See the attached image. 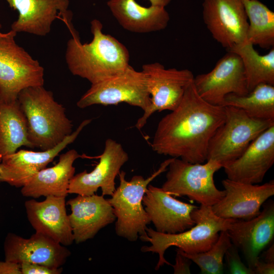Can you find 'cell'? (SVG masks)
I'll list each match as a JSON object with an SVG mask.
<instances>
[{"label": "cell", "instance_id": "6da1fadb", "mask_svg": "<svg viewBox=\"0 0 274 274\" xmlns=\"http://www.w3.org/2000/svg\"><path fill=\"white\" fill-rule=\"evenodd\" d=\"M225 117L224 107L201 98L193 81L179 106L158 123L152 150L190 163H202L207 160L209 142Z\"/></svg>", "mask_w": 274, "mask_h": 274}, {"label": "cell", "instance_id": "7a4b0ae2", "mask_svg": "<svg viewBox=\"0 0 274 274\" xmlns=\"http://www.w3.org/2000/svg\"><path fill=\"white\" fill-rule=\"evenodd\" d=\"M92 41L82 43L77 33L67 41L65 61L71 73L93 84L123 72L129 65L126 47L110 35L103 33L97 19L90 22Z\"/></svg>", "mask_w": 274, "mask_h": 274}, {"label": "cell", "instance_id": "3957f363", "mask_svg": "<svg viewBox=\"0 0 274 274\" xmlns=\"http://www.w3.org/2000/svg\"><path fill=\"white\" fill-rule=\"evenodd\" d=\"M17 99L26 119L28 139L33 148L51 149L73 132V124L65 108L43 86L22 89Z\"/></svg>", "mask_w": 274, "mask_h": 274}, {"label": "cell", "instance_id": "277c9868", "mask_svg": "<svg viewBox=\"0 0 274 274\" xmlns=\"http://www.w3.org/2000/svg\"><path fill=\"white\" fill-rule=\"evenodd\" d=\"M191 216L195 225L181 232L164 233L147 228V236L142 241L150 242L151 245L143 246L141 250L158 254L155 270H158L165 264L172 265L164 257L165 252L169 247H177L187 254L206 252L216 242L220 232L226 230L235 220L220 218L213 213L211 207L203 205L194 209Z\"/></svg>", "mask_w": 274, "mask_h": 274}, {"label": "cell", "instance_id": "5b68a950", "mask_svg": "<svg viewBox=\"0 0 274 274\" xmlns=\"http://www.w3.org/2000/svg\"><path fill=\"white\" fill-rule=\"evenodd\" d=\"M173 158L163 161L159 168L147 178L135 175L130 181L125 179L126 173H119V185L111 198L108 199L116 216V234L130 242L141 241L147 236L146 229L151 223L143 204V198L150 182L167 168Z\"/></svg>", "mask_w": 274, "mask_h": 274}, {"label": "cell", "instance_id": "8992f818", "mask_svg": "<svg viewBox=\"0 0 274 274\" xmlns=\"http://www.w3.org/2000/svg\"><path fill=\"white\" fill-rule=\"evenodd\" d=\"M224 109L225 120L209 142L207 156V160H215L222 167L239 157L255 139L274 125V120L251 117L236 107Z\"/></svg>", "mask_w": 274, "mask_h": 274}, {"label": "cell", "instance_id": "52a82bcc", "mask_svg": "<svg viewBox=\"0 0 274 274\" xmlns=\"http://www.w3.org/2000/svg\"><path fill=\"white\" fill-rule=\"evenodd\" d=\"M2 28L0 23V100L11 101L25 88L43 86L44 70L17 44L16 31L3 32Z\"/></svg>", "mask_w": 274, "mask_h": 274}, {"label": "cell", "instance_id": "ba28073f", "mask_svg": "<svg viewBox=\"0 0 274 274\" xmlns=\"http://www.w3.org/2000/svg\"><path fill=\"white\" fill-rule=\"evenodd\" d=\"M166 180L161 187L170 195L185 196L200 205L212 207L225 195L216 186L214 175L222 167L210 159L202 163H192L173 158L168 166Z\"/></svg>", "mask_w": 274, "mask_h": 274}, {"label": "cell", "instance_id": "9c48e42d", "mask_svg": "<svg viewBox=\"0 0 274 274\" xmlns=\"http://www.w3.org/2000/svg\"><path fill=\"white\" fill-rule=\"evenodd\" d=\"M121 102L139 107L144 111L151 104L144 74L130 65L123 72L91 84L77 106L84 109L94 105H117Z\"/></svg>", "mask_w": 274, "mask_h": 274}, {"label": "cell", "instance_id": "30bf717a", "mask_svg": "<svg viewBox=\"0 0 274 274\" xmlns=\"http://www.w3.org/2000/svg\"><path fill=\"white\" fill-rule=\"evenodd\" d=\"M142 71L146 77L151 104L136 121L135 126L139 130L155 112L175 110L194 78L192 72L188 69H166L157 62L144 64Z\"/></svg>", "mask_w": 274, "mask_h": 274}, {"label": "cell", "instance_id": "8fae6325", "mask_svg": "<svg viewBox=\"0 0 274 274\" xmlns=\"http://www.w3.org/2000/svg\"><path fill=\"white\" fill-rule=\"evenodd\" d=\"M193 83L199 96L214 105L221 106L228 94L244 95L249 92L241 58L230 51L210 72L194 77Z\"/></svg>", "mask_w": 274, "mask_h": 274}, {"label": "cell", "instance_id": "7c38bea8", "mask_svg": "<svg viewBox=\"0 0 274 274\" xmlns=\"http://www.w3.org/2000/svg\"><path fill=\"white\" fill-rule=\"evenodd\" d=\"M202 18L213 38L227 51L246 41L249 23L242 0H203Z\"/></svg>", "mask_w": 274, "mask_h": 274}, {"label": "cell", "instance_id": "4fadbf2b", "mask_svg": "<svg viewBox=\"0 0 274 274\" xmlns=\"http://www.w3.org/2000/svg\"><path fill=\"white\" fill-rule=\"evenodd\" d=\"M98 163L93 170L74 175L70 181L68 194L91 195L99 188L102 195L112 196L116 190L115 180L121 168L129 159L121 144L112 139L106 140Z\"/></svg>", "mask_w": 274, "mask_h": 274}, {"label": "cell", "instance_id": "5bb4252c", "mask_svg": "<svg viewBox=\"0 0 274 274\" xmlns=\"http://www.w3.org/2000/svg\"><path fill=\"white\" fill-rule=\"evenodd\" d=\"M223 197L211 207L213 213L224 219L249 220L257 216L260 208L274 195V181L251 184L226 179L222 181Z\"/></svg>", "mask_w": 274, "mask_h": 274}, {"label": "cell", "instance_id": "9a60e30c", "mask_svg": "<svg viewBox=\"0 0 274 274\" xmlns=\"http://www.w3.org/2000/svg\"><path fill=\"white\" fill-rule=\"evenodd\" d=\"M91 119L83 120L76 130L55 147L42 151L20 150L3 157L0 161V180L15 187H22L69 144L73 143Z\"/></svg>", "mask_w": 274, "mask_h": 274}, {"label": "cell", "instance_id": "2e32d148", "mask_svg": "<svg viewBox=\"0 0 274 274\" xmlns=\"http://www.w3.org/2000/svg\"><path fill=\"white\" fill-rule=\"evenodd\" d=\"M9 6L18 13V19L11 25L17 32H26L45 36L51 30L56 19L63 21L72 33V14L68 10V0H6Z\"/></svg>", "mask_w": 274, "mask_h": 274}, {"label": "cell", "instance_id": "e0dca14e", "mask_svg": "<svg viewBox=\"0 0 274 274\" xmlns=\"http://www.w3.org/2000/svg\"><path fill=\"white\" fill-rule=\"evenodd\" d=\"M226 231L231 243L242 251L247 266L253 270L260 253L273 239V201L267 202L252 219L234 220Z\"/></svg>", "mask_w": 274, "mask_h": 274}, {"label": "cell", "instance_id": "ac0fdd59", "mask_svg": "<svg viewBox=\"0 0 274 274\" xmlns=\"http://www.w3.org/2000/svg\"><path fill=\"white\" fill-rule=\"evenodd\" d=\"M4 250L5 260L19 264L36 263L53 268L60 267L71 254L61 244L37 232L29 238L9 233L5 239Z\"/></svg>", "mask_w": 274, "mask_h": 274}, {"label": "cell", "instance_id": "d6986e66", "mask_svg": "<svg viewBox=\"0 0 274 274\" xmlns=\"http://www.w3.org/2000/svg\"><path fill=\"white\" fill-rule=\"evenodd\" d=\"M143 204L151 223L159 232L179 233L195 224L191 214L197 207L176 199L161 188L149 184Z\"/></svg>", "mask_w": 274, "mask_h": 274}, {"label": "cell", "instance_id": "ffe728a7", "mask_svg": "<svg viewBox=\"0 0 274 274\" xmlns=\"http://www.w3.org/2000/svg\"><path fill=\"white\" fill-rule=\"evenodd\" d=\"M274 163V125L256 139L235 160L223 166L227 179L245 183L262 182Z\"/></svg>", "mask_w": 274, "mask_h": 274}, {"label": "cell", "instance_id": "44dd1931", "mask_svg": "<svg viewBox=\"0 0 274 274\" xmlns=\"http://www.w3.org/2000/svg\"><path fill=\"white\" fill-rule=\"evenodd\" d=\"M66 204L72 211L68 218L76 244L93 238L100 229L116 220L112 206L102 195H78Z\"/></svg>", "mask_w": 274, "mask_h": 274}, {"label": "cell", "instance_id": "7402d4cb", "mask_svg": "<svg viewBox=\"0 0 274 274\" xmlns=\"http://www.w3.org/2000/svg\"><path fill=\"white\" fill-rule=\"evenodd\" d=\"M65 197L49 195L42 201L32 199L25 202L27 217L36 232L65 246L74 241L66 211Z\"/></svg>", "mask_w": 274, "mask_h": 274}, {"label": "cell", "instance_id": "603a6c76", "mask_svg": "<svg viewBox=\"0 0 274 274\" xmlns=\"http://www.w3.org/2000/svg\"><path fill=\"white\" fill-rule=\"evenodd\" d=\"M81 157L75 149L61 154L57 164L42 169L22 187V195L33 198L49 195L66 197L70 181L75 175L73 164Z\"/></svg>", "mask_w": 274, "mask_h": 274}, {"label": "cell", "instance_id": "cb8c5ba5", "mask_svg": "<svg viewBox=\"0 0 274 274\" xmlns=\"http://www.w3.org/2000/svg\"><path fill=\"white\" fill-rule=\"evenodd\" d=\"M108 6L123 28L134 32L146 33L165 29L170 17L161 7H143L135 0H109Z\"/></svg>", "mask_w": 274, "mask_h": 274}, {"label": "cell", "instance_id": "d4e9b609", "mask_svg": "<svg viewBox=\"0 0 274 274\" xmlns=\"http://www.w3.org/2000/svg\"><path fill=\"white\" fill-rule=\"evenodd\" d=\"M21 146L33 148L28 139L27 124L18 99L0 100V158Z\"/></svg>", "mask_w": 274, "mask_h": 274}, {"label": "cell", "instance_id": "484cf974", "mask_svg": "<svg viewBox=\"0 0 274 274\" xmlns=\"http://www.w3.org/2000/svg\"><path fill=\"white\" fill-rule=\"evenodd\" d=\"M227 51L235 53L241 58L249 92L260 84L274 85V47L268 53L260 55L246 40Z\"/></svg>", "mask_w": 274, "mask_h": 274}, {"label": "cell", "instance_id": "4316f807", "mask_svg": "<svg viewBox=\"0 0 274 274\" xmlns=\"http://www.w3.org/2000/svg\"><path fill=\"white\" fill-rule=\"evenodd\" d=\"M221 106L241 109L256 119L274 120V85L260 84L244 95L228 94Z\"/></svg>", "mask_w": 274, "mask_h": 274}, {"label": "cell", "instance_id": "83f0119b", "mask_svg": "<svg viewBox=\"0 0 274 274\" xmlns=\"http://www.w3.org/2000/svg\"><path fill=\"white\" fill-rule=\"evenodd\" d=\"M249 20L246 40L263 49L274 47V13L258 0H242Z\"/></svg>", "mask_w": 274, "mask_h": 274}, {"label": "cell", "instance_id": "f1b7e54d", "mask_svg": "<svg viewBox=\"0 0 274 274\" xmlns=\"http://www.w3.org/2000/svg\"><path fill=\"white\" fill-rule=\"evenodd\" d=\"M232 245L226 230L221 231L214 245L208 251L191 254L181 252L200 269L201 273L220 274L223 272V258L225 254Z\"/></svg>", "mask_w": 274, "mask_h": 274}, {"label": "cell", "instance_id": "f546056e", "mask_svg": "<svg viewBox=\"0 0 274 274\" xmlns=\"http://www.w3.org/2000/svg\"><path fill=\"white\" fill-rule=\"evenodd\" d=\"M224 257L230 273L254 274L253 270L242 262L238 249L232 243L226 251Z\"/></svg>", "mask_w": 274, "mask_h": 274}, {"label": "cell", "instance_id": "4dcf8cb0", "mask_svg": "<svg viewBox=\"0 0 274 274\" xmlns=\"http://www.w3.org/2000/svg\"><path fill=\"white\" fill-rule=\"evenodd\" d=\"M22 274H59L62 271L61 267L50 268L48 266L27 262L20 264Z\"/></svg>", "mask_w": 274, "mask_h": 274}, {"label": "cell", "instance_id": "1f68e13d", "mask_svg": "<svg viewBox=\"0 0 274 274\" xmlns=\"http://www.w3.org/2000/svg\"><path fill=\"white\" fill-rule=\"evenodd\" d=\"M175 264L172 266L174 274H189L191 273V260L185 256L178 248L176 250Z\"/></svg>", "mask_w": 274, "mask_h": 274}, {"label": "cell", "instance_id": "d6a6232c", "mask_svg": "<svg viewBox=\"0 0 274 274\" xmlns=\"http://www.w3.org/2000/svg\"><path fill=\"white\" fill-rule=\"evenodd\" d=\"M0 274H22L20 264L7 260L0 261Z\"/></svg>", "mask_w": 274, "mask_h": 274}, {"label": "cell", "instance_id": "836d02e7", "mask_svg": "<svg viewBox=\"0 0 274 274\" xmlns=\"http://www.w3.org/2000/svg\"><path fill=\"white\" fill-rule=\"evenodd\" d=\"M253 270L254 274H273L274 273V263L262 261L259 259L256 262Z\"/></svg>", "mask_w": 274, "mask_h": 274}, {"label": "cell", "instance_id": "e575fe53", "mask_svg": "<svg viewBox=\"0 0 274 274\" xmlns=\"http://www.w3.org/2000/svg\"><path fill=\"white\" fill-rule=\"evenodd\" d=\"M263 260L266 262L274 263V244H272L270 247L265 251L262 255Z\"/></svg>", "mask_w": 274, "mask_h": 274}, {"label": "cell", "instance_id": "d590c367", "mask_svg": "<svg viewBox=\"0 0 274 274\" xmlns=\"http://www.w3.org/2000/svg\"><path fill=\"white\" fill-rule=\"evenodd\" d=\"M151 6L161 7L165 8L171 1V0H148Z\"/></svg>", "mask_w": 274, "mask_h": 274}, {"label": "cell", "instance_id": "8d00e7d4", "mask_svg": "<svg viewBox=\"0 0 274 274\" xmlns=\"http://www.w3.org/2000/svg\"><path fill=\"white\" fill-rule=\"evenodd\" d=\"M1 161V158H0V161ZM1 182V181L0 180V183Z\"/></svg>", "mask_w": 274, "mask_h": 274}]
</instances>
